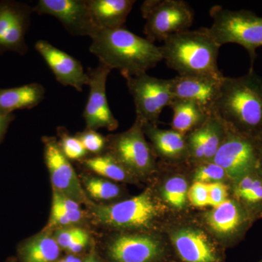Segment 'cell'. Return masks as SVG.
I'll return each instance as SVG.
<instances>
[{"label": "cell", "mask_w": 262, "mask_h": 262, "mask_svg": "<svg viewBox=\"0 0 262 262\" xmlns=\"http://www.w3.org/2000/svg\"><path fill=\"white\" fill-rule=\"evenodd\" d=\"M212 113L229 130L259 140L262 136L261 77L253 69L241 77H224Z\"/></svg>", "instance_id": "obj_1"}, {"label": "cell", "mask_w": 262, "mask_h": 262, "mask_svg": "<svg viewBox=\"0 0 262 262\" xmlns=\"http://www.w3.org/2000/svg\"><path fill=\"white\" fill-rule=\"evenodd\" d=\"M91 39L90 52L124 78L146 73L163 60L160 46L124 27L100 29Z\"/></svg>", "instance_id": "obj_2"}, {"label": "cell", "mask_w": 262, "mask_h": 262, "mask_svg": "<svg viewBox=\"0 0 262 262\" xmlns=\"http://www.w3.org/2000/svg\"><path fill=\"white\" fill-rule=\"evenodd\" d=\"M160 47L163 60L178 75L225 77L218 66L222 46L211 37L208 28L174 34Z\"/></svg>", "instance_id": "obj_3"}, {"label": "cell", "mask_w": 262, "mask_h": 262, "mask_svg": "<svg viewBox=\"0 0 262 262\" xmlns=\"http://www.w3.org/2000/svg\"><path fill=\"white\" fill-rule=\"evenodd\" d=\"M213 24L208 32L220 46L239 45L247 51L251 67L256 58V49L262 47V18L250 10H231L220 5L210 10Z\"/></svg>", "instance_id": "obj_4"}, {"label": "cell", "mask_w": 262, "mask_h": 262, "mask_svg": "<svg viewBox=\"0 0 262 262\" xmlns=\"http://www.w3.org/2000/svg\"><path fill=\"white\" fill-rule=\"evenodd\" d=\"M141 13L146 20L144 35L154 43L189 30L194 19V10L183 0H146Z\"/></svg>", "instance_id": "obj_5"}, {"label": "cell", "mask_w": 262, "mask_h": 262, "mask_svg": "<svg viewBox=\"0 0 262 262\" xmlns=\"http://www.w3.org/2000/svg\"><path fill=\"white\" fill-rule=\"evenodd\" d=\"M134 98L136 120L142 125H157L160 115L173 101L171 79H160L146 73L125 77Z\"/></svg>", "instance_id": "obj_6"}, {"label": "cell", "mask_w": 262, "mask_h": 262, "mask_svg": "<svg viewBox=\"0 0 262 262\" xmlns=\"http://www.w3.org/2000/svg\"><path fill=\"white\" fill-rule=\"evenodd\" d=\"M261 150L258 139L227 129L212 162L225 170L227 178L235 182L259 169Z\"/></svg>", "instance_id": "obj_7"}, {"label": "cell", "mask_w": 262, "mask_h": 262, "mask_svg": "<svg viewBox=\"0 0 262 262\" xmlns=\"http://www.w3.org/2000/svg\"><path fill=\"white\" fill-rule=\"evenodd\" d=\"M92 208L98 223L115 228H145L158 213V206L149 192L115 204Z\"/></svg>", "instance_id": "obj_8"}, {"label": "cell", "mask_w": 262, "mask_h": 262, "mask_svg": "<svg viewBox=\"0 0 262 262\" xmlns=\"http://www.w3.org/2000/svg\"><path fill=\"white\" fill-rule=\"evenodd\" d=\"M110 154L134 173H146L154 168L152 151L144 137L143 125L136 120L128 130L112 136Z\"/></svg>", "instance_id": "obj_9"}, {"label": "cell", "mask_w": 262, "mask_h": 262, "mask_svg": "<svg viewBox=\"0 0 262 262\" xmlns=\"http://www.w3.org/2000/svg\"><path fill=\"white\" fill-rule=\"evenodd\" d=\"M33 11L55 17L74 36L92 39L100 30L86 0H39Z\"/></svg>", "instance_id": "obj_10"}, {"label": "cell", "mask_w": 262, "mask_h": 262, "mask_svg": "<svg viewBox=\"0 0 262 262\" xmlns=\"http://www.w3.org/2000/svg\"><path fill=\"white\" fill-rule=\"evenodd\" d=\"M34 13L29 5L12 0L0 1V54L13 52L24 56L29 48L26 34Z\"/></svg>", "instance_id": "obj_11"}, {"label": "cell", "mask_w": 262, "mask_h": 262, "mask_svg": "<svg viewBox=\"0 0 262 262\" xmlns=\"http://www.w3.org/2000/svg\"><path fill=\"white\" fill-rule=\"evenodd\" d=\"M45 160L51 176L53 190L80 203L91 204L70 160L65 156L56 139L45 137Z\"/></svg>", "instance_id": "obj_12"}, {"label": "cell", "mask_w": 262, "mask_h": 262, "mask_svg": "<svg viewBox=\"0 0 262 262\" xmlns=\"http://www.w3.org/2000/svg\"><path fill=\"white\" fill-rule=\"evenodd\" d=\"M111 71L100 62L97 67L88 70L89 96L82 114L88 129L114 130L118 127V122L110 110L106 97V81Z\"/></svg>", "instance_id": "obj_13"}, {"label": "cell", "mask_w": 262, "mask_h": 262, "mask_svg": "<svg viewBox=\"0 0 262 262\" xmlns=\"http://www.w3.org/2000/svg\"><path fill=\"white\" fill-rule=\"evenodd\" d=\"M34 48L62 85L71 86L78 92L83 91L84 85H89V75L82 63L73 56L43 39L38 40Z\"/></svg>", "instance_id": "obj_14"}, {"label": "cell", "mask_w": 262, "mask_h": 262, "mask_svg": "<svg viewBox=\"0 0 262 262\" xmlns=\"http://www.w3.org/2000/svg\"><path fill=\"white\" fill-rule=\"evenodd\" d=\"M224 77L177 76L171 79L173 101L182 100L195 103L212 113L213 105L220 94Z\"/></svg>", "instance_id": "obj_15"}, {"label": "cell", "mask_w": 262, "mask_h": 262, "mask_svg": "<svg viewBox=\"0 0 262 262\" xmlns=\"http://www.w3.org/2000/svg\"><path fill=\"white\" fill-rule=\"evenodd\" d=\"M227 131L225 124L215 114L211 113L203 125L186 135L188 155L200 163L212 161Z\"/></svg>", "instance_id": "obj_16"}, {"label": "cell", "mask_w": 262, "mask_h": 262, "mask_svg": "<svg viewBox=\"0 0 262 262\" xmlns=\"http://www.w3.org/2000/svg\"><path fill=\"white\" fill-rule=\"evenodd\" d=\"M160 252L156 239L140 234L120 236L108 248V256L115 262H151Z\"/></svg>", "instance_id": "obj_17"}, {"label": "cell", "mask_w": 262, "mask_h": 262, "mask_svg": "<svg viewBox=\"0 0 262 262\" xmlns=\"http://www.w3.org/2000/svg\"><path fill=\"white\" fill-rule=\"evenodd\" d=\"M252 217L237 201L227 200L220 206L213 208L206 215L207 223L212 230L223 235L233 236L242 233Z\"/></svg>", "instance_id": "obj_18"}, {"label": "cell", "mask_w": 262, "mask_h": 262, "mask_svg": "<svg viewBox=\"0 0 262 262\" xmlns=\"http://www.w3.org/2000/svg\"><path fill=\"white\" fill-rule=\"evenodd\" d=\"M172 242L185 262H215L214 248L201 230L184 229L172 235Z\"/></svg>", "instance_id": "obj_19"}, {"label": "cell", "mask_w": 262, "mask_h": 262, "mask_svg": "<svg viewBox=\"0 0 262 262\" xmlns=\"http://www.w3.org/2000/svg\"><path fill=\"white\" fill-rule=\"evenodd\" d=\"M46 93L44 86L37 82L0 89V115H8L16 110L36 107L44 100Z\"/></svg>", "instance_id": "obj_20"}, {"label": "cell", "mask_w": 262, "mask_h": 262, "mask_svg": "<svg viewBox=\"0 0 262 262\" xmlns=\"http://www.w3.org/2000/svg\"><path fill=\"white\" fill-rule=\"evenodd\" d=\"M96 25L101 29L123 27L136 3L134 0H86Z\"/></svg>", "instance_id": "obj_21"}, {"label": "cell", "mask_w": 262, "mask_h": 262, "mask_svg": "<svg viewBox=\"0 0 262 262\" xmlns=\"http://www.w3.org/2000/svg\"><path fill=\"white\" fill-rule=\"evenodd\" d=\"M143 130L151 139L155 151L164 158L176 160L189 155L186 135L173 129L162 130L153 125H143Z\"/></svg>", "instance_id": "obj_22"}, {"label": "cell", "mask_w": 262, "mask_h": 262, "mask_svg": "<svg viewBox=\"0 0 262 262\" xmlns=\"http://www.w3.org/2000/svg\"><path fill=\"white\" fill-rule=\"evenodd\" d=\"M234 196L251 217L262 215V174L259 169L234 182Z\"/></svg>", "instance_id": "obj_23"}, {"label": "cell", "mask_w": 262, "mask_h": 262, "mask_svg": "<svg viewBox=\"0 0 262 262\" xmlns=\"http://www.w3.org/2000/svg\"><path fill=\"white\" fill-rule=\"evenodd\" d=\"M169 107L173 111L172 129L184 135L201 126L211 115L196 103L182 100H173Z\"/></svg>", "instance_id": "obj_24"}, {"label": "cell", "mask_w": 262, "mask_h": 262, "mask_svg": "<svg viewBox=\"0 0 262 262\" xmlns=\"http://www.w3.org/2000/svg\"><path fill=\"white\" fill-rule=\"evenodd\" d=\"M61 248L56 239L47 234H40L20 245L18 255L21 262H55Z\"/></svg>", "instance_id": "obj_25"}, {"label": "cell", "mask_w": 262, "mask_h": 262, "mask_svg": "<svg viewBox=\"0 0 262 262\" xmlns=\"http://www.w3.org/2000/svg\"><path fill=\"white\" fill-rule=\"evenodd\" d=\"M82 163L85 168L105 178L122 182L128 177V170L110 153L87 158Z\"/></svg>", "instance_id": "obj_26"}, {"label": "cell", "mask_w": 262, "mask_h": 262, "mask_svg": "<svg viewBox=\"0 0 262 262\" xmlns=\"http://www.w3.org/2000/svg\"><path fill=\"white\" fill-rule=\"evenodd\" d=\"M54 238L61 249L71 253H78L89 244L90 236L84 229L73 227L57 231Z\"/></svg>", "instance_id": "obj_27"}, {"label": "cell", "mask_w": 262, "mask_h": 262, "mask_svg": "<svg viewBox=\"0 0 262 262\" xmlns=\"http://www.w3.org/2000/svg\"><path fill=\"white\" fill-rule=\"evenodd\" d=\"M83 184L90 196L100 201H108L119 196L120 189L110 181L96 177H83Z\"/></svg>", "instance_id": "obj_28"}, {"label": "cell", "mask_w": 262, "mask_h": 262, "mask_svg": "<svg viewBox=\"0 0 262 262\" xmlns=\"http://www.w3.org/2000/svg\"><path fill=\"white\" fill-rule=\"evenodd\" d=\"M188 189L187 182L183 177H172L164 185V199L170 206L182 209L187 202Z\"/></svg>", "instance_id": "obj_29"}, {"label": "cell", "mask_w": 262, "mask_h": 262, "mask_svg": "<svg viewBox=\"0 0 262 262\" xmlns=\"http://www.w3.org/2000/svg\"><path fill=\"white\" fill-rule=\"evenodd\" d=\"M60 147L69 160H82L88 154V151L77 136H71L62 129L60 130Z\"/></svg>", "instance_id": "obj_30"}, {"label": "cell", "mask_w": 262, "mask_h": 262, "mask_svg": "<svg viewBox=\"0 0 262 262\" xmlns=\"http://www.w3.org/2000/svg\"><path fill=\"white\" fill-rule=\"evenodd\" d=\"M195 182L207 183L220 182L227 177L225 170L212 161L201 162L196 168L194 175Z\"/></svg>", "instance_id": "obj_31"}, {"label": "cell", "mask_w": 262, "mask_h": 262, "mask_svg": "<svg viewBox=\"0 0 262 262\" xmlns=\"http://www.w3.org/2000/svg\"><path fill=\"white\" fill-rule=\"evenodd\" d=\"M82 142L88 153L99 155L107 145V139L96 132V130L86 128L77 136Z\"/></svg>", "instance_id": "obj_32"}, {"label": "cell", "mask_w": 262, "mask_h": 262, "mask_svg": "<svg viewBox=\"0 0 262 262\" xmlns=\"http://www.w3.org/2000/svg\"><path fill=\"white\" fill-rule=\"evenodd\" d=\"M82 217H83V212L82 210L75 212H68L52 208L48 228L52 229L74 225L80 222Z\"/></svg>", "instance_id": "obj_33"}, {"label": "cell", "mask_w": 262, "mask_h": 262, "mask_svg": "<svg viewBox=\"0 0 262 262\" xmlns=\"http://www.w3.org/2000/svg\"><path fill=\"white\" fill-rule=\"evenodd\" d=\"M187 198L191 204L198 208L209 206L208 184L195 182L188 189Z\"/></svg>", "instance_id": "obj_34"}, {"label": "cell", "mask_w": 262, "mask_h": 262, "mask_svg": "<svg viewBox=\"0 0 262 262\" xmlns=\"http://www.w3.org/2000/svg\"><path fill=\"white\" fill-rule=\"evenodd\" d=\"M209 191V206L213 208L223 204L228 200V188L222 182L208 184Z\"/></svg>", "instance_id": "obj_35"}, {"label": "cell", "mask_w": 262, "mask_h": 262, "mask_svg": "<svg viewBox=\"0 0 262 262\" xmlns=\"http://www.w3.org/2000/svg\"><path fill=\"white\" fill-rule=\"evenodd\" d=\"M52 208L68 212H75L81 210L78 203L60 194L56 190H53Z\"/></svg>", "instance_id": "obj_36"}, {"label": "cell", "mask_w": 262, "mask_h": 262, "mask_svg": "<svg viewBox=\"0 0 262 262\" xmlns=\"http://www.w3.org/2000/svg\"><path fill=\"white\" fill-rule=\"evenodd\" d=\"M14 114H10L8 115H0V144L4 139L5 134L8 131L11 122L15 120Z\"/></svg>", "instance_id": "obj_37"}, {"label": "cell", "mask_w": 262, "mask_h": 262, "mask_svg": "<svg viewBox=\"0 0 262 262\" xmlns=\"http://www.w3.org/2000/svg\"><path fill=\"white\" fill-rule=\"evenodd\" d=\"M82 262H100L98 261V258H96V254H95V253L94 251H92L91 253H90V255L89 256H88L87 258H85V259Z\"/></svg>", "instance_id": "obj_38"}, {"label": "cell", "mask_w": 262, "mask_h": 262, "mask_svg": "<svg viewBox=\"0 0 262 262\" xmlns=\"http://www.w3.org/2000/svg\"><path fill=\"white\" fill-rule=\"evenodd\" d=\"M83 261H82V259H81L80 258H79V257H77V256H75V258H74L73 259V261H72V262H82Z\"/></svg>", "instance_id": "obj_39"}, {"label": "cell", "mask_w": 262, "mask_h": 262, "mask_svg": "<svg viewBox=\"0 0 262 262\" xmlns=\"http://www.w3.org/2000/svg\"><path fill=\"white\" fill-rule=\"evenodd\" d=\"M259 170L262 174V150L261 153V159H260V165H259Z\"/></svg>", "instance_id": "obj_40"}, {"label": "cell", "mask_w": 262, "mask_h": 262, "mask_svg": "<svg viewBox=\"0 0 262 262\" xmlns=\"http://www.w3.org/2000/svg\"><path fill=\"white\" fill-rule=\"evenodd\" d=\"M259 141H260V142H261V146H262V136H261V137L260 138Z\"/></svg>", "instance_id": "obj_41"}, {"label": "cell", "mask_w": 262, "mask_h": 262, "mask_svg": "<svg viewBox=\"0 0 262 262\" xmlns=\"http://www.w3.org/2000/svg\"><path fill=\"white\" fill-rule=\"evenodd\" d=\"M258 262H262V259L261 260H260L259 261H258Z\"/></svg>", "instance_id": "obj_42"}, {"label": "cell", "mask_w": 262, "mask_h": 262, "mask_svg": "<svg viewBox=\"0 0 262 262\" xmlns=\"http://www.w3.org/2000/svg\"><path fill=\"white\" fill-rule=\"evenodd\" d=\"M10 262H14V261H10Z\"/></svg>", "instance_id": "obj_43"}]
</instances>
